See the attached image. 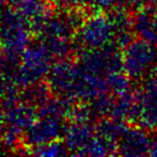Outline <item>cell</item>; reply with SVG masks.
Returning a JSON list of instances; mask_svg holds the SVG:
<instances>
[{"label": "cell", "instance_id": "obj_2", "mask_svg": "<svg viewBox=\"0 0 157 157\" xmlns=\"http://www.w3.org/2000/svg\"><path fill=\"white\" fill-rule=\"evenodd\" d=\"M123 71L131 81H142L157 63V46L141 38H136L122 50Z\"/></svg>", "mask_w": 157, "mask_h": 157}, {"label": "cell", "instance_id": "obj_6", "mask_svg": "<svg viewBox=\"0 0 157 157\" xmlns=\"http://www.w3.org/2000/svg\"><path fill=\"white\" fill-rule=\"evenodd\" d=\"M151 130L137 124L128 126L117 142V154L122 156H146Z\"/></svg>", "mask_w": 157, "mask_h": 157}, {"label": "cell", "instance_id": "obj_17", "mask_svg": "<svg viewBox=\"0 0 157 157\" xmlns=\"http://www.w3.org/2000/svg\"><path fill=\"white\" fill-rule=\"evenodd\" d=\"M10 0H0V14L2 13L6 9H8V2Z\"/></svg>", "mask_w": 157, "mask_h": 157}, {"label": "cell", "instance_id": "obj_5", "mask_svg": "<svg viewBox=\"0 0 157 157\" xmlns=\"http://www.w3.org/2000/svg\"><path fill=\"white\" fill-rule=\"evenodd\" d=\"M65 124L61 118L54 116H39V120L35 121L22 137L25 148L29 150L35 146L43 145L50 142L60 140L63 136Z\"/></svg>", "mask_w": 157, "mask_h": 157}, {"label": "cell", "instance_id": "obj_11", "mask_svg": "<svg viewBox=\"0 0 157 157\" xmlns=\"http://www.w3.org/2000/svg\"><path fill=\"white\" fill-rule=\"evenodd\" d=\"M51 93H52V90H51L48 83L37 82V83H33L25 87L22 97H21V100L33 105V107H35V105L41 107L51 98Z\"/></svg>", "mask_w": 157, "mask_h": 157}, {"label": "cell", "instance_id": "obj_13", "mask_svg": "<svg viewBox=\"0 0 157 157\" xmlns=\"http://www.w3.org/2000/svg\"><path fill=\"white\" fill-rule=\"evenodd\" d=\"M29 154L38 155V156H63V155H69L70 152L65 142L56 140L43 145L31 147L29 150Z\"/></svg>", "mask_w": 157, "mask_h": 157}, {"label": "cell", "instance_id": "obj_10", "mask_svg": "<svg viewBox=\"0 0 157 157\" xmlns=\"http://www.w3.org/2000/svg\"><path fill=\"white\" fill-rule=\"evenodd\" d=\"M127 127L128 126L123 121L116 120V118L113 117H103L96 125L95 130H96L97 135L102 137L107 141L111 142L113 144H117L118 140L121 139V137L125 132Z\"/></svg>", "mask_w": 157, "mask_h": 157}, {"label": "cell", "instance_id": "obj_3", "mask_svg": "<svg viewBox=\"0 0 157 157\" xmlns=\"http://www.w3.org/2000/svg\"><path fill=\"white\" fill-rule=\"evenodd\" d=\"M76 41L84 51L114 44V29L109 15L105 11H98L85 18L76 33Z\"/></svg>", "mask_w": 157, "mask_h": 157}, {"label": "cell", "instance_id": "obj_15", "mask_svg": "<svg viewBox=\"0 0 157 157\" xmlns=\"http://www.w3.org/2000/svg\"><path fill=\"white\" fill-rule=\"evenodd\" d=\"M125 1H126V6L135 10H139L147 6L157 5V0H125Z\"/></svg>", "mask_w": 157, "mask_h": 157}, {"label": "cell", "instance_id": "obj_14", "mask_svg": "<svg viewBox=\"0 0 157 157\" xmlns=\"http://www.w3.org/2000/svg\"><path fill=\"white\" fill-rule=\"evenodd\" d=\"M141 88L150 95L151 97L157 99V75L156 74L150 73L146 78L142 80Z\"/></svg>", "mask_w": 157, "mask_h": 157}, {"label": "cell", "instance_id": "obj_18", "mask_svg": "<svg viewBox=\"0 0 157 157\" xmlns=\"http://www.w3.org/2000/svg\"><path fill=\"white\" fill-rule=\"evenodd\" d=\"M46 1H50V2H52V1H53V0H46Z\"/></svg>", "mask_w": 157, "mask_h": 157}, {"label": "cell", "instance_id": "obj_1", "mask_svg": "<svg viewBox=\"0 0 157 157\" xmlns=\"http://www.w3.org/2000/svg\"><path fill=\"white\" fill-rule=\"evenodd\" d=\"M53 58L42 41L29 44L21 55V63L12 76L16 86L26 87L42 80L52 69Z\"/></svg>", "mask_w": 157, "mask_h": 157}, {"label": "cell", "instance_id": "obj_7", "mask_svg": "<svg viewBox=\"0 0 157 157\" xmlns=\"http://www.w3.org/2000/svg\"><path fill=\"white\" fill-rule=\"evenodd\" d=\"M3 120L7 125V130L17 136L24 135L26 129L36 121V113L33 105L20 100L10 107L3 109Z\"/></svg>", "mask_w": 157, "mask_h": 157}, {"label": "cell", "instance_id": "obj_4", "mask_svg": "<svg viewBox=\"0 0 157 157\" xmlns=\"http://www.w3.org/2000/svg\"><path fill=\"white\" fill-rule=\"evenodd\" d=\"M80 63L87 71L105 78L114 72L123 71L122 48L111 44L98 50L85 51Z\"/></svg>", "mask_w": 157, "mask_h": 157}, {"label": "cell", "instance_id": "obj_9", "mask_svg": "<svg viewBox=\"0 0 157 157\" xmlns=\"http://www.w3.org/2000/svg\"><path fill=\"white\" fill-rule=\"evenodd\" d=\"M133 30L138 38L157 46V5L136 10L133 14Z\"/></svg>", "mask_w": 157, "mask_h": 157}, {"label": "cell", "instance_id": "obj_12", "mask_svg": "<svg viewBox=\"0 0 157 157\" xmlns=\"http://www.w3.org/2000/svg\"><path fill=\"white\" fill-rule=\"evenodd\" d=\"M108 90L112 95H121L131 90V80L124 71H118L105 76Z\"/></svg>", "mask_w": 157, "mask_h": 157}, {"label": "cell", "instance_id": "obj_8", "mask_svg": "<svg viewBox=\"0 0 157 157\" xmlns=\"http://www.w3.org/2000/svg\"><path fill=\"white\" fill-rule=\"evenodd\" d=\"M95 133L96 130L92 123H80L71 121L70 124L65 125L63 138L70 154L80 155L81 151L87 145Z\"/></svg>", "mask_w": 157, "mask_h": 157}, {"label": "cell", "instance_id": "obj_16", "mask_svg": "<svg viewBox=\"0 0 157 157\" xmlns=\"http://www.w3.org/2000/svg\"><path fill=\"white\" fill-rule=\"evenodd\" d=\"M6 133V123L3 118H0V141H2Z\"/></svg>", "mask_w": 157, "mask_h": 157}]
</instances>
